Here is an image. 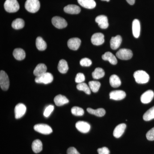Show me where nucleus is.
<instances>
[{"label":"nucleus","mask_w":154,"mask_h":154,"mask_svg":"<svg viewBox=\"0 0 154 154\" xmlns=\"http://www.w3.org/2000/svg\"><path fill=\"white\" fill-rule=\"evenodd\" d=\"M134 77L136 82L140 84H146L149 80V76L143 70L137 71L134 74Z\"/></svg>","instance_id":"f257e3e1"},{"label":"nucleus","mask_w":154,"mask_h":154,"mask_svg":"<svg viewBox=\"0 0 154 154\" xmlns=\"http://www.w3.org/2000/svg\"><path fill=\"white\" fill-rule=\"evenodd\" d=\"M5 10L10 13H16L19 11V5L17 0H6L4 4Z\"/></svg>","instance_id":"f03ea898"},{"label":"nucleus","mask_w":154,"mask_h":154,"mask_svg":"<svg viewBox=\"0 0 154 154\" xmlns=\"http://www.w3.org/2000/svg\"><path fill=\"white\" fill-rule=\"evenodd\" d=\"M40 7V2L38 0H27L25 2V9L30 13H36L39 10Z\"/></svg>","instance_id":"7ed1b4c3"},{"label":"nucleus","mask_w":154,"mask_h":154,"mask_svg":"<svg viewBox=\"0 0 154 154\" xmlns=\"http://www.w3.org/2000/svg\"><path fill=\"white\" fill-rule=\"evenodd\" d=\"M54 78L52 75L49 72L44 73L39 76L36 77L35 81L38 84H44L45 85L50 84L53 81Z\"/></svg>","instance_id":"20e7f679"},{"label":"nucleus","mask_w":154,"mask_h":154,"mask_svg":"<svg viewBox=\"0 0 154 154\" xmlns=\"http://www.w3.org/2000/svg\"><path fill=\"white\" fill-rule=\"evenodd\" d=\"M10 81L9 77L5 72L1 71L0 72V86L2 90L6 91L9 89Z\"/></svg>","instance_id":"39448f33"},{"label":"nucleus","mask_w":154,"mask_h":154,"mask_svg":"<svg viewBox=\"0 0 154 154\" xmlns=\"http://www.w3.org/2000/svg\"><path fill=\"white\" fill-rule=\"evenodd\" d=\"M116 56L118 58L122 60H128L132 58L133 53L131 50L122 48L117 51Z\"/></svg>","instance_id":"423d86ee"},{"label":"nucleus","mask_w":154,"mask_h":154,"mask_svg":"<svg viewBox=\"0 0 154 154\" xmlns=\"http://www.w3.org/2000/svg\"><path fill=\"white\" fill-rule=\"evenodd\" d=\"M35 131L44 134H49L52 132V128L48 125L45 124H36L34 125Z\"/></svg>","instance_id":"0eeeda50"},{"label":"nucleus","mask_w":154,"mask_h":154,"mask_svg":"<svg viewBox=\"0 0 154 154\" xmlns=\"http://www.w3.org/2000/svg\"><path fill=\"white\" fill-rule=\"evenodd\" d=\"M53 25L58 29H63L67 26L66 20L59 17H54L51 20Z\"/></svg>","instance_id":"6e6552de"},{"label":"nucleus","mask_w":154,"mask_h":154,"mask_svg":"<svg viewBox=\"0 0 154 154\" xmlns=\"http://www.w3.org/2000/svg\"><path fill=\"white\" fill-rule=\"evenodd\" d=\"M105 36L102 33H94L91 37V41L92 44L95 45H100L105 42Z\"/></svg>","instance_id":"1a4fd4ad"},{"label":"nucleus","mask_w":154,"mask_h":154,"mask_svg":"<svg viewBox=\"0 0 154 154\" xmlns=\"http://www.w3.org/2000/svg\"><path fill=\"white\" fill-rule=\"evenodd\" d=\"M26 111V107L25 105L22 103H19L15 107V118L17 119L21 118L25 115Z\"/></svg>","instance_id":"9d476101"},{"label":"nucleus","mask_w":154,"mask_h":154,"mask_svg":"<svg viewBox=\"0 0 154 154\" xmlns=\"http://www.w3.org/2000/svg\"><path fill=\"white\" fill-rule=\"evenodd\" d=\"M75 127L80 132L87 133L91 129V125L85 121H79L76 123Z\"/></svg>","instance_id":"9b49d317"},{"label":"nucleus","mask_w":154,"mask_h":154,"mask_svg":"<svg viewBox=\"0 0 154 154\" xmlns=\"http://www.w3.org/2000/svg\"><path fill=\"white\" fill-rule=\"evenodd\" d=\"M95 21L96 23H98L99 27L102 29H106L109 26L107 17L104 15L98 16L96 18Z\"/></svg>","instance_id":"f8f14e48"},{"label":"nucleus","mask_w":154,"mask_h":154,"mask_svg":"<svg viewBox=\"0 0 154 154\" xmlns=\"http://www.w3.org/2000/svg\"><path fill=\"white\" fill-rule=\"evenodd\" d=\"M154 93L152 90H148L144 93L140 97L141 102L143 104H148L153 99Z\"/></svg>","instance_id":"ddd939ff"},{"label":"nucleus","mask_w":154,"mask_h":154,"mask_svg":"<svg viewBox=\"0 0 154 154\" xmlns=\"http://www.w3.org/2000/svg\"><path fill=\"white\" fill-rule=\"evenodd\" d=\"M81 44V40L78 38H70L68 41V46L72 50L76 51L79 49Z\"/></svg>","instance_id":"4468645a"},{"label":"nucleus","mask_w":154,"mask_h":154,"mask_svg":"<svg viewBox=\"0 0 154 154\" xmlns=\"http://www.w3.org/2000/svg\"><path fill=\"white\" fill-rule=\"evenodd\" d=\"M109 95L110 99L114 100H122L126 97L125 92L120 90L112 91L110 92Z\"/></svg>","instance_id":"2eb2a0df"},{"label":"nucleus","mask_w":154,"mask_h":154,"mask_svg":"<svg viewBox=\"0 0 154 154\" xmlns=\"http://www.w3.org/2000/svg\"><path fill=\"white\" fill-rule=\"evenodd\" d=\"M122 42V38L120 35L112 37L110 39V45L111 49H117L120 46Z\"/></svg>","instance_id":"dca6fc26"},{"label":"nucleus","mask_w":154,"mask_h":154,"mask_svg":"<svg viewBox=\"0 0 154 154\" xmlns=\"http://www.w3.org/2000/svg\"><path fill=\"white\" fill-rule=\"evenodd\" d=\"M64 11L67 14H79L81 10L79 7L76 5H70L64 8Z\"/></svg>","instance_id":"f3484780"},{"label":"nucleus","mask_w":154,"mask_h":154,"mask_svg":"<svg viewBox=\"0 0 154 154\" xmlns=\"http://www.w3.org/2000/svg\"><path fill=\"white\" fill-rule=\"evenodd\" d=\"M140 31V22L138 19H134L132 22V33L135 38H137L139 37Z\"/></svg>","instance_id":"a211bd4d"},{"label":"nucleus","mask_w":154,"mask_h":154,"mask_svg":"<svg viewBox=\"0 0 154 154\" xmlns=\"http://www.w3.org/2000/svg\"><path fill=\"white\" fill-rule=\"evenodd\" d=\"M126 128V124L125 123H121V124L118 125L115 128L114 131H113V135L114 137L118 138L122 136L124 133Z\"/></svg>","instance_id":"6ab92c4d"},{"label":"nucleus","mask_w":154,"mask_h":154,"mask_svg":"<svg viewBox=\"0 0 154 154\" xmlns=\"http://www.w3.org/2000/svg\"><path fill=\"white\" fill-rule=\"evenodd\" d=\"M78 2L80 5L87 9H94L96 6L94 0H78Z\"/></svg>","instance_id":"aec40b11"},{"label":"nucleus","mask_w":154,"mask_h":154,"mask_svg":"<svg viewBox=\"0 0 154 154\" xmlns=\"http://www.w3.org/2000/svg\"><path fill=\"white\" fill-rule=\"evenodd\" d=\"M46 71L47 67L45 64L43 63L38 64L33 71V74L36 77H38L44 74L46 72Z\"/></svg>","instance_id":"412c9836"},{"label":"nucleus","mask_w":154,"mask_h":154,"mask_svg":"<svg viewBox=\"0 0 154 154\" xmlns=\"http://www.w3.org/2000/svg\"><path fill=\"white\" fill-rule=\"evenodd\" d=\"M14 58L18 60H22L25 58L26 54L24 50L20 48H16L13 52Z\"/></svg>","instance_id":"4be33fe9"},{"label":"nucleus","mask_w":154,"mask_h":154,"mask_svg":"<svg viewBox=\"0 0 154 154\" xmlns=\"http://www.w3.org/2000/svg\"><path fill=\"white\" fill-rule=\"evenodd\" d=\"M103 60L108 61L111 64L116 65L117 63V60L115 56L112 53L107 52L102 56Z\"/></svg>","instance_id":"5701e85b"},{"label":"nucleus","mask_w":154,"mask_h":154,"mask_svg":"<svg viewBox=\"0 0 154 154\" xmlns=\"http://www.w3.org/2000/svg\"><path fill=\"white\" fill-rule=\"evenodd\" d=\"M54 102L55 105L57 106H61L69 103L68 99L66 97L61 95L56 96L54 99Z\"/></svg>","instance_id":"b1692460"},{"label":"nucleus","mask_w":154,"mask_h":154,"mask_svg":"<svg viewBox=\"0 0 154 154\" xmlns=\"http://www.w3.org/2000/svg\"><path fill=\"white\" fill-rule=\"evenodd\" d=\"M58 70L61 73L65 74L69 70L67 63L65 60H61L59 62L57 66Z\"/></svg>","instance_id":"393cba45"},{"label":"nucleus","mask_w":154,"mask_h":154,"mask_svg":"<svg viewBox=\"0 0 154 154\" xmlns=\"http://www.w3.org/2000/svg\"><path fill=\"white\" fill-rule=\"evenodd\" d=\"M110 83L111 87L117 88L121 85V80L119 77L116 75H112L110 78Z\"/></svg>","instance_id":"a878e982"},{"label":"nucleus","mask_w":154,"mask_h":154,"mask_svg":"<svg viewBox=\"0 0 154 154\" xmlns=\"http://www.w3.org/2000/svg\"><path fill=\"white\" fill-rule=\"evenodd\" d=\"M36 45L38 50L43 51L47 48V44L41 37H37L36 39Z\"/></svg>","instance_id":"bb28decb"},{"label":"nucleus","mask_w":154,"mask_h":154,"mask_svg":"<svg viewBox=\"0 0 154 154\" xmlns=\"http://www.w3.org/2000/svg\"><path fill=\"white\" fill-rule=\"evenodd\" d=\"M87 111L90 114H93L99 116V117H102L105 115L106 111L105 109L103 108H99V109L94 110L91 108H88L87 109Z\"/></svg>","instance_id":"cd10ccee"},{"label":"nucleus","mask_w":154,"mask_h":154,"mask_svg":"<svg viewBox=\"0 0 154 154\" xmlns=\"http://www.w3.org/2000/svg\"><path fill=\"white\" fill-rule=\"evenodd\" d=\"M32 149L36 153L40 152L42 149V143L39 140H36L33 141L32 144Z\"/></svg>","instance_id":"c85d7f7f"},{"label":"nucleus","mask_w":154,"mask_h":154,"mask_svg":"<svg viewBox=\"0 0 154 154\" xmlns=\"http://www.w3.org/2000/svg\"><path fill=\"white\" fill-rule=\"evenodd\" d=\"M25 22L21 19H17L14 20L12 23V27L16 30H19L24 28Z\"/></svg>","instance_id":"c756f323"},{"label":"nucleus","mask_w":154,"mask_h":154,"mask_svg":"<svg viewBox=\"0 0 154 154\" xmlns=\"http://www.w3.org/2000/svg\"><path fill=\"white\" fill-rule=\"evenodd\" d=\"M105 72L104 70L101 68H96L92 73V76L95 79H99L105 76Z\"/></svg>","instance_id":"7c9ffc66"},{"label":"nucleus","mask_w":154,"mask_h":154,"mask_svg":"<svg viewBox=\"0 0 154 154\" xmlns=\"http://www.w3.org/2000/svg\"><path fill=\"white\" fill-rule=\"evenodd\" d=\"M145 121H149L154 119V106L148 110L143 116Z\"/></svg>","instance_id":"2f4dec72"},{"label":"nucleus","mask_w":154,"mask_h":154,"mask_svg":"<svg viewBox=\"0 0 154 154\" xmlns=\"http://www.w3.org/2000/svg\"><path fill=\"white\" fill-rule=\"evenodd\" d=\"M77 88L79 91H84L88 95L91 94V90L90 87L86 83L83 82L78 84L77 85Z\"/></svg>","instance_id":"473e14b6"},{"label":"nucleus","mask_w":154,"mask_h":154,"mask_svg":"<svg viewBox=\"0 0 154 154\" xmlns=\"http://www.w3.org/2000/svg\"><path fill=\"white\" fill-rule=\"evenodd\" d=\"M89 86L92 92L96 93L99 91L101 84L97 81H91L89 82Z\"/></svg>","instance_id":"72a5a7b5"},{"label":"nucleus","mask_w":154,"mask_h":154,"mask_svg":"<svg viewBox=\"0 0 154 154\" xmlns=\"http://www.w3.org/2000/svg\"><path fill=\"white\" fill-rule=\"evenodd\" d=\"M71 112L73 115L76 116H82L85 113V111L82 108L77 106H75L72 108Z\"/></svg>","instance_id":"f704fd0d"},{"label":"nucleus","mask_w":154,"mask_h":154,"mask_svg":"<svg viewBox=\"0 0 154 154\" xmlns=\"http://www.w3.org/2000/svg\"><path fill=\"white\" fill-rule=\"evenodd\" d=\"M80 65L82 66H90L92 64V61L88 58H84L80 62Z\"/></svg>","instance_id":"c9c22d12"},{"label":"nucleus","mask_w":154,"mask_h":154,"mask_svg":"<svg viewBox=\"0 0 154 154\" xmlns=\"http://www.w3.org/2000/svg\"><path fill=\"white\" fill-rule=\"evenodd\" d=\"M54 109V106L53 105H48L44 110V113H43L44 116L46 117H48L53 111Z\"/></svg>","instance_id":"e433bc0d"},{"label":"nucleus","mask_w":154,"mask_h":154,"mask_svg":"<svg viewBox=\"0 0 154 154\" xmlns=\"http://www.w3.org/2000/svg\"><path fill=\"white\" fill-rule=\"evenodd\" d=\"M85 76L84 74L82 73H79L76 76L75 82L76 83L80 84V83H83L85 81Z\"/></svg>","instance_id":"4c0bfd02"},{"label":"nucleus","mask_w":154,"mask_h":154,"mask_svg":"<svg viewBox=\"0 0 154 154\" xmlns=\"http://www.w3.org/2000/svg\"><path fill=\"white\" fill-rule=\"evenodd\" d=\"M146 137L149 140H154V127L147 133Z\"/></svg>","instance_id":"58836bf2"},{"label":"nucleus","mask_w":154,"mask_h":154,"mask_svg":"<svg viewBox=\"0 0 154 154\" xmlns=\"http://www.w3.org/2000/svg\"><path fill=\"white\" fill-rule=\"evenodd\" d=\"M98 153L99 154H110V151L106 147L99 148L97 150Z\"/></svg>","instance_id":"ea45409f"},{"label":"nucleus","mask_w":154,"mask_h":154,"mask_svg":"<svg viewBox=\"0 0 154 154\" xmlns=\"http://www.w3.org/2000/svg\"><path fill=\"white\" fill-rule=\"evenodd\" d=\"M67 154H80L76 149L73 147L69 148L67 151Z\"/></svg>","instance_id":"a19ab883"},{"label":"nucleus","mask_w":154,"mask_h":154,"mask_svg":"<svg viewBox=\"0 0 154 154\" xmlns=\"http://www.w3.org/2000/svg\"><path fill=\"white\" fill-rule=\"evenodd\" d=\"M126 1L129 5H134L135 0H126Z\"/></svg>","instance_id":"79ce46f5"},{"label":"nucleus","mask_w":154,"mask_h":154,"mask_svg":"<svg viewBox=\"0 0 154 154\" xmlns=\"http://www.w3.org/2000/svg\"><path fill=\"white\" fill-rule=\"evenodd\" d=\"M102 1H106V2H109L110 0H101Z\"/></svg>","instance_id":"37998d69"}]
</instances>
